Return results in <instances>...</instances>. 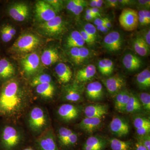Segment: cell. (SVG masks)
<instances>
[{"mask_svg": "<svg viewBox=\"0 0 150 150\" xmlns=\"http://www.w3.org/2000/svg\"><path fill=\"white\" fill-rule=\"evenodd\" d=\"M27 95L19 82L11 79L2 84L0 90V116L18 114L26 103Z\"/></svg>", "mask_w": 150, "mask_h": 150, "instance_id": "cell-1", "label": "cell"}, {"mask_svg": "<svg viewBox=\"0 0 150 150\" xmlns=\"http://www.w3.org/2000/svg\"><path fill=\"white\" fill-rule=\"evenodd\" d=\"M20 134L13 126H6L0 135V147L1 150H13L20 142Z\"/></svg>", "mask_w": 150, "mask_h": 150, "instance_id": "cell-2", "label": "cell"}, {"mask_svg": "<svg viewBox=\"0 0 150 150\" xmlns=\"http://www.w3.org/2000/svg\"><path fill=\"white\" fill-rule=\"evenodd\" d=\"M40 43L39 38L31 33L21 35L16 41L11 49L20 53H28L34 50Z\"/></svg>", "mask_w": 150, "mask_h": 150, "instance_id": "cell-3", "label": "cell"}, {"mask_svg": "<svg viewBox=\"0 0 150 150\" xmlns=\"http://www.w3.org/2000/svg\"><path fill=\"white\" fill-rule=\"evenodd\" d=\"M119 22L124 30L128 31L135 30L139 25L138 12L129 8L123 9L119 16Z\"/></svg>", "mask_w": 150, "mask_h": 150, "instance_id": "cell-4", "label": "cell"}, {"mask_svg": "<svg viewBox=\"0 0 150 150\" xmlns=\"http://www.w3.org/2000/svg\"><path fill=\"white\" fill-rule=\"evenodd\" d=\"M83 84L73 83L64 86L63 89L64 99L70 102H77L82 99L84 91Z\"/></svg>", "mask_w": 150, "mask_h": 150, "instance_id": "cell-5", "label": "cell"}, {"mask_svg": "<svg viewBox=\"0 0 150 150\" xmlns=\"http://www.w3.org/2000/svg\"><path fill=\"white\" fill-rule=\"evenodd\" d=\"M39 27L47 35H58L64 31L65 24L61 16H56L51 20L42 23L39 25Z\"/></svg>", "mask_w": 150, "mask_h": 150, "instance_id": "cell-6", "label": "cell"}, {"mask_svg": "<svg viewBox=\"0 0 150 150\" xmlns=\"http://www.w3.org/2000/svg\"><path fill=\"white\" fill-rule=\"evenodd\" d=\"M30 127L34 131H40L46 126L47 120L43 110L39 107H35L29 114Z\"/></svg>", "mask_w": 150, "mask_h": 150, "instance_id": "cell-7", "label": "cell"}, {"mask_svg": "<svg viewBox=\"0 0 150 150\" xmlns=\"http://www.w3.org/2000/svg\"><path fill=\"white\" fill-rule=\"evenodd\" d=\"M123 44V37L120 33L117 31L109 33L104 37L103 42L105 49L110 52L120 51Z\"/></svg>", "mask_w": 150, "mask_h": 150, "instance_id": "cell-8", "label": "cell"}, {"mask_svg": "<svg viewBox=\"0 0 150 150\" xmlns=\"http://www.w3.org/2000/svg\"><path fill=\"white\" fill-rule=\"evenodd\" d=\"M35 12L37 18L43 23L57 16L56 11L46 1H38L35 4Z\"/></svg>", "mask_w": 150, "mask_h": 150, "instance_id": "cell-9", "label": "cell"}, {"mask_svg": "<svg viewBox=\"0 0 150 150\" xmlns=\"http://www.w3.org/2000/svg\"><path fill=\"white\" fill-rule=\"evenodd\" d=\"M7 12L11 17L17 21H24L29 16V9L25 3L17 2L8 6Z\"/></svg>", "mask_w": 150, "mask_h": 150, "instance_id": "cell-10", "label": "cell"}, {"mask_svg": "<svg viewBox=\"0 0 150 150\" xmlns=\"http://www.w3.org/2000/svg\"><path fill=\"white\" fill-rule=\"evenodd\" d=\"M103 83L106 87L108 92L115 97L118 92L124 88L126 85L125 79L119 75H115L107 79H102Z\"/></svg>", "mask_w": 150, "mask_h": 150, "instance_id": "cell-11", "label": "cell"}, {"mask_svg": "<svg viewBox=\"0 0 150 150\" xmlns=\"http://www.w3.org/2000/svg\"><path fill=\"white\" fill-rule=\"evenodd\" d=\"M22 67L27 76L35 74L39 68L40 58L37 54L30 53L25 56L21 61Z\"/></svg>", "mask_w": 150, "mask_h": 150, "instance_id": "cell-12", "label": "cell"}, {"mask_svg": "<svg viewBox=\"0 0 150 150\" xmlns=\"http://www.w3.org/2000/svg\"><path fill=\"white\" fill-rule=\"evenodd\" d=\"M110 131L112 134L119 137H125L130 131V126L124 118L119 116L112 118L109 124Z\"/></svg>", "mask_w": 150, "mask_h": 150, "instance_id": "cell-13", "label": "cell"}, {"mask_svg": "<svg viewBox=\"0 0 150 150\" xmlns=\"http://www.w3.org/2000/svg\"><path fill=\"white\" fill-rule=\"evenodd\" d=\"M80 109L77 106L71 104H64L59 107L58 114L65 121H74L77 118L80 114Z\"/></svg>", "mask_w": 150, "mask_h": 150, "instance_id": "cell-14", "label": "cell"}, {"mask_svg": "<svg viewBox=\"0 0 150 150\" xmlns=\"http://www.w3.org/2000/svg\"><path fill=\"white\" fill-rule=\"evenodd\" d=\"M85 92L87 98L93 101L100 100L104 96L102 84L97 81L88 83L86 88Z\"/></svg>", "mask_w": 150, "mask_h": 150, "instance_id": "cell-15", "label": "cell"}, {"mask_svg": "<svg viewBox=\"0 0 150 150\" xmlns=\"http://www.w3.org/2000/svg\"><path fill=\"white\" fill-rule=\"evenodd\" d=\"M38 143L41 150H59L54 134L51 130L43 133L38 138Z\"/></svg>", "mask_w": 150, "mask_h": 150, "instance_id": "cell-16", "label": "cell"}, {"mask_svg": "<svg viewBox=\"0 0 150 150\" xmlns=\"http://www.w3.org/2000/svg\"><path fill=\"white\" fill-rule=\"evenodd\" d=\"M122 63L123 67L129 71L139 69L142 65V61L139 57L133 53H127L123 56Z\"/></svg>", "mask_w": 150, "mask_h": 150, "instance_id": "cell-17", "label": "cell"}, {"mask_svg": "<svg viewBox=\"0 0 150 150\" xmlns=\"http://www.w3.org/2000/svg\"><path fill=\"white\" fill-rule=\"evenodd\" d=\"M96 73V67L94 65H88L77 71L75 82L78 83L83 84L91 80Z\"/></svg>", "mask_w": 150, "mask_h": 150, "instance_id": "cell-18", "label": "cell"}, {"mask_svg": "<svg viewBox=\"0 0 150 150\" xmlns=\"http://www.w3.org/2000/svg\"><path fill=\"white\" fill-rule=\"evenodd\" d=\"M108 111L106 105L94 104L90 105L85 108L84 113L88 118H102Z\"/></svg>", "mask_w": 150, "mask_h": 150, "instance_id": "cell-19", "label": "cell"}, {"mask_svg": "<svg viewBox=\"0 0 150 150\" xmlns=\"http://www.w3.org/2000/svg\"><path fill=\"white\" fill-rule=\"evenodd\" d=\"M15 73L13 65L5 58L0 59V82L3 84L10 79Z\"/></svg>", "mask_w": 150, "mask_h": 150, "instance_id": "cell-20", "label": "cell"}, {"mask_svg": "<svg viewBox=\"0 0 150 150\" xmlns=\"http://www.w3.org/2000/svg\"><path fill=\"white\" fill-rule=\"evenodd\" d=\"M102 118H83L79 126L81 129L88 133H92L98 129L102 124Z\"/></svg>", "mask_w": 150, "mask_h": 150, "instance_id": "cell-21", "label": "cell"}, {"mask_svg": "<svg viewBox=\"0 0 150 150\" xmlns=\"http://www.w3.org/2000/svg\"><path fill=\"white\" fill-rule=\"evenodd\" d=\"M106 140L99 136L88 137L84 144L83 150H103L106 146Z\"/></svg>", "mask_w": 150, "mask_h": 150, "instance_id": "cell-22", "label": "cell"}, {"mask_svg": "<svg viewBox=\"0 0 150 150\" xmlns=\"http://www.w3.org/2000/svg\"><path fill=\"white\" fill-rule=\"evenodd\" d=\"M55 72L60 83H69L72 76V72L69 66L64 63H60L55 67Z\"/></svg>", "mask_w": 150, "mask_h": 150, "instance_id": "cell-23", "label": "cell"}, {"mask_svg": "<svg viewBox=\"0 0 150 150\" xmlns=\"http://www.w3.org/2000/svg\"><path fill=\"white\" fill-rule=\"evenodd\" d=\"M115 97V108L119 112H123L130 99V93L128 90L123 89L116 94Z\"/></svg>", "mask_w": 150, "mask_h": 150, "instance_id": "cell-24", "label": "cell"}, {"mask_svg": "<svg viewBox=\"0 0 150 150\" xmlns=\"http://www.w3.org/2000/svg\"><path fill=\"white\" fill-rule=\"evenodd\" d=\"M133 47L134 51L140 56H146L150 54V47L141 36H137L133 40Z\"/></svg>", "mask_w": 150, "mask_h": 150, "instance_id": "cell-25", "label": "cell"}, {"mask_svg": "<svg viewBox=\"0 0 150 150\" xmlns=\"http://www.w3.org/2000/svg\"><path fill=\"white\" fill-rule=\"evenodd\" d=\"M85 43L80 33L78 30H74L71 33L66 40V46L69 48L83 47Z\"/></svg>", "mask_w": 150, "mask_h": 150, "instance_id": "cell-26", "label": "cell"}, {"mask_svg": "<svg viewBox=\"0 0 150 150\" xmlns=\"http://www.w3.org/2000/svg\"><path fill=\"white\" fill-rule=\"evenodd\" d=\"M58 51L55 48H50L43 51L41 57L42 64L46 66H49L56 63L59 60Z\"/></svg>", "mask_w": 150, "mask_h": 150, "instance_id": "cell-27", "label": "cell"}, {"mask_svg": "<svg viewBox=\"0 0 150 150\" xmlns=\"http://www.w3.org/2000/svg\"><path fill=\"white\" fill-rule=\"evenodd\" d=\"M142 107L139 98L134 93H130L129 102L126 104L123 112L134 113L139 112L142 110Z\"/></svg>", "mask_w": 150, "mask_h": 150, "instance_id": "cell-28", "label": "cell"}, {"mask_svg": "<svg viewBox=\"0 0 150 150\" xmlns=\"http://www.w3.org/2000/svg\"><path fill=\"white\" fill-rule=\"evenodd\" d=\"M36 91L43 98H51L54 96L55 87L51 83L42 84L36 86Z\"/></svg>", "mask_w": 150, "mask_h": 150, "instance_id": "cell-29", "label": "cell"}, {"mask_svg": "<svg viewBox=\"0 0 150 150\" xmlns=\"http://www.w3.org/2000/svg\"><path fill=\"white\" fill-rule=\"evenodd\" d=\"M114 67L113 62L109 59H101L98 63V68L100 72L105 76H108L112 74Z\"/></svg>", "mask_w": 150, "mask_h": 150, "instance_id": "cell-30", "label": "cell"}, {"mask_svg": "<svg viewBox=\"0 0 150 150\" xmlns=\"http://www.w3.org/2000/svg\"><path fill=\"white\" fill-rule=\"evenodd\" d=\"M136 81L141 89L146 90L150 86V71L149 69L144 70L137 75Z\"/></svg>", "mask_w": 150, "mask_h": 150, "instance_id": "cell-31", "label": "cell"}, {"mask_svg": "<svg viewBox=\"0 0 150 150\" xmlns=\"http://www.w3.org/2000/svg\"><path fill=\"white\" fill-rule=\"evenodd\" d=\"M112 150H131V143L129 141H123L115 138L111 139L109 141Z\"/></svg>", "mask_w": 150, "mask_h": 150, "instance_id": "cell-32", "label": "cell"}, {"mask_svg": "<svg viewBox=\"0 0 150 150\" xmlns=\"http://www.w3.org/2000/svg\"><path fill=\"white\" fill-rule=\"evenodd\" d=\"M74 131L66 127H61L58 131L59 142L62 146L65 147L69 137Z\"/></svg>", "mask_w": 150, "mask_h": 150, "instance_id": "cell-33", "label": "cell"}, {"mask_svg": "<svg viewBox=\"0 0 150 150\" xmlns=\"http://www.w3.org/2000/svg\"><path fill=\"white\" fill-rule=\"evenodd\" d=\"M52 78L48 74H43L35 76L31 81V85L32 86H36L42 84L51 83Z\"/></svg>", "mask_w": 150, "mask_h": 150, "instance_id": "cell-34", "label": "cell"}, {"mask_svg": "<svg viewBox=\"0 0 150 150\" xmlns=\"http://www.w3.org/2000/svg\"><path fill=\"white\" fill-rule=\"evenodd\" d=\"M133 124L136 129L145 126H150L149 119L144 116H138L135 117L133 120Z\"/></svg>", "mask_w": 150, "mask_h": 150, "instance_id": "cell-35", "label": "cell"}, {"mask_svg": "<svg viewBox=\"0 0 150 150\" xmlns=\"http://www.w3.org/2000/svg\"><path fill=\"white\" fill-rule=\"evenodd\" d=\"M139 100L142 105V108L146 111L150 110V95L147 93H142L139 94Z\"/></svg>", "mask_w": 150, "mask_h": 150, "instance_id": "cell-36", "label": "cell"}, {"mask_svg": "<svg viewBox=\"0 0 150 150\" xmlns=\"http://www.w3.org/2000/svg\"><path fill=\"white\" fill-rule=\"evenodd\" d=\"M83 29L93 39L96 41L98 39L97 30L93 25L90 23H86L84 25Z\"/></svg>", "mask_w": 150, "mask_h": 150, "instance_id": "cell-37", "label": "cell"}, {"mask_svg": "<svg viewBox=\"0 0 150 150\" xmlns=\"http://www.w3.org/2000/svg\"><path fill=\"white\" fill-rule=\"evenodd\" d=\"M0 36L4 43H8L12 39L13 37L9 32L6 24H3L0 27Z\"/></svg>", "mask_w": 150, "mask_h": 150, "instance_id": "cell-38", "label": "cell"}, {"mask_svg": "<svg viewBox=\"0 0 150 150\" xmlns=\"http://www.w3.org/2000/svg\"><path fill=\"white\" fill-rule=\"evenodd\" d=\"M70 54L71 58L73 62L76 64H80V59L79 48L74 47L70 48Z\"/></svg>", "mask_w": 150, "mask_h": 150, "instance_id": "cell-39", "label": "cell"}, {"mask_svg": "<svg viewBox=\"0 0 150 150\" xmlns=\"http://www.w3.org/2000/svg\"><path fill=\"white\" fill-rule=\"evenodd\" d=\"M87 5V2L86 1L81 0L80 2L75 6V7L71 11V12L74 14L76 16H78L81 13Z\"/></svg>", "mask_w": 150, "mask_h": 150, "instance_id": "cell-40", "label": "cell"}, {"mask_svg": "<svg viewBox=\"0 0 150 150\" xmlns=\"http://www.w3.org/2000/svg\"><path fill=\"white\" fill-rule=\"evenodd\" d=\"M79 51L81 64H82L89 59L91 56V51L83 46L79 48Z\"/></svg>", "mask_w": 150, "mask_h": 150, "instance_id": "cell-41", "label": "cell"}, {"mask_svg": "<svg viewBox=\"0 0 150 150\" xmlns=\"http://www.w3.org/2000/svg\"><path fill=\"white\" fill-rule=\"evenodd\" d=\"M52 7L56 12L62 10L63 8V1L58 0H50V1H46Z\"/></svg>", "mask_w": 150, "mask_h": 150, "instance_id": "cell-42", "label": "cell"}, {"mask_svg": "<svg viewBox=\"0 0 150 150\" xmlns=\"http://www.w3.org/2000/svg\"><path fill=\"white\" fill-rule=\"evenodd\" d=\"M137 8H142V10H147L150 8V0H139L136 1L135 3Z\"/></svg>", "mask_w": 150, "mask_h": 150, "instance_id": "cell-43", "label": "cell"}, {"mask_svg": "<svg viewBox=\"0 0 150 150\" xmlns=\"http://www.w3.org/2000/svg\"><path fill=\"white\" fill-rule=\"evenodd\" d=\"M79 32L80 33L81 35L85 42V43H86L88 45L90 46H93L95 44L96 41L93 39L83 29L81 30Z\"/></svg>", "mask_w": 150, "mask_h": 150, "instance_id": "cell-44", "label": "cell"}, {"mask_svg": "<svg viewBox=\"0 0 150 150\" xmlns=\"http://www.w3.org/2000/svg\"><path fill=\"white\" fill-rule=\"evenodd\" d=\"M138 141L142 142L148 150H150V136L149 134L144 135V136H139Z\"/></svg>", "mask_w": 150, "mask_h": 150, "instance_id": "cell-45", "label": "cell"}, {"mask_svg": "<svg viewBox=\"0 0 150 150\" xmlns=\"http://www.w3.org/2000/svg\"><path fill=\"white\" fill-rule=\"evenodd\" d=\"M139 16V24L141 26H144L149 24L146 20L145 16V10H141L138 12Z\"/></svg>", "mask_w": 150, "mask_h": 150, "instance_id": "cell-46", "label": "cell"}, {"mask_svg": "<svg viewBox=\"0 0 150 150\" xmlns=\"http://www.w3.org/2000/svg\"><path fill=\"white\" fill-rule=\"evenodd\" d=\"M78 140V135L75 132H73L72 134H71V136L69 137L65 147L71 146L74 145L77 142Z\"/></svg>", "mask_w": 150, "mask_h": 150, "instance_id": "cell-47", "label": "cell"}, {"mask_svg": "<svg viewBox=\"0 0 150 150\" xmlns=\"http://www.w3.org/2000/svg\"><path fill=\"white\" fill-rule=\"evenodd\" d=\"M137 133L139 136L149 134L150 132V126H145L142 128L136 129Z\"/></svg>", "mask_w": 150, "mask_h": 150, "instance_id": "cell-48", "label": "cell"}, {"mask_svg": "<svg viewBox=\"0 0 150 150\" xmlns=\"http://www.w3.org/2000/svg\"><path fill=\"white\" fill-rule=\"evenodd\" d=\"M104 3L108 8H116L119 6L118 0H106Z\"/></svg>", "mask_w": 150, "mask_h": 150, "instance_id": "cell-49", "label": "cell"}, {"mask_svg": "<svg viewBox=\"0 0 150 150\" xmlns=\"http://www.w3.org/2000/svg\"><path fill=\"white\" fill-rule=\"evenodd\" d=\"M81 0H71L68 1L67 4V8L69 11L71 12L75 6L78 4Z\"/></svg>", "mask_w": 150, "mask_h": 150, "instance_id": "cell-50", "label": "cell"}, {"mask_svg": "<svg viewBox=\"0 0 150 150\" xmlns=\"http://www.w3.org/2000/svg\"><path fill=\"white\" fill-rule=\"evenodd\" d=\"M142 37L145 40L146 43L147 44L149 47L150 46V29L145 30L143 32Z\"/></svg>", "mask_w": 150, "mask_h": 150, "instance_id": "cell-51", "label": "cell"}, {"mask_svg": "<svg viewBox=\"0 0 150 150\" xmlns=\"http://www.w3.org/2000/svg\"><path fill=\"white\" fill-rule=\"evenodd\" d=\"M119 5L122 6H130L135 4L136 1L131 0H118Z\"/></svg>", "mask_w": 150, "mask_h": 150, "instance_id": "cell-52", "label": "cell"}, {"mask_svg": "<svg viewBox=\"0 0 150 150\" xmlns=\"http://www.w3.org/2000/svg\"><path fill=\"white\" fill-rule=\"evenodd\" d=\"M106 18H97L93 21L94 24L96 26L101 25H104L105 22L106 21Z\"/></svg>", "mask_w": 150, "mask_h": 150, "instance_id": "cell-53", "label": "cell"}, {"mask_svg": "<svg viewBox=\"0 0 150 150\" xmlns=\"http://www.w3.org/2000/svg\"><path fill=\"white\" fill-rule=\"evenodd\" d=\"M97 30H99L103 33H106L109 31V28L106 27L104 25H101L96 26V27Z\"/></svg>", "mask_w": 150, "mask_h": 150, "instance_id": "cell-54", "label": "cell"}, {"mask_svg": "<svg viewBox=\"0 0 150 150\" xmlns=\"http://www.w3.org/2000/svg\"><path fill=\"white\" fill-rule=\"evenodd\" d=\"M136 150H148L142 142L139 141L136 143Z\"/></svg>", "mask_w": 150, "mask_h": 150, "instance_id": "cell-55", "label": "cell"}, {"mask_svg": "<svg viewBox=\"0 0 150 150\" xmlns=\"http://www.w3.org/2000/svg\"><path fill=\"white\" fill-rule=\"evenodd\" d=\"M91 9L92 12L93 13L94 15L97 18H100V11L99 8H93Z\"/></svg>", "mask_w": 150, "mask_h": 150, "instance_id": "cell-56", "label": "cell"}, {"mask_svg": "<svg viewBox=\"0 0 150 150\" xmlns=\"http://www.w3.org/2000/svg\"><path fill=\"white\" fill-rule=\"evenodd\" d=\"M96 18H97L93 14H85L84 15L85 19L87 21H92L94 20Z\"/></svg>", "mask_w": 150, "mask_h": 150, "instance_id": "cell-57", "label": "cell"}, {"mask_svg": "<svg viewBox=\"0 0 150 150\" xmlns=\"http://www.w3.org/2000/svg\"><path fill=\"white\" fill-rule=\"evenodd\" d=\"M145 16L146 20L149 23H150V12L149 11L145 10Z\"/></svg>", "mask_w": 150, "mask_h": 150, "instance_id": "cell-58", "label": "cell"}, {"mask_svg": "<svg viewBox=\"0 0 150 150\" xmlns=\"http://www.w3.org/2000/svg\"><path fill=\"white\" fill-rule=\"evenodd\" d=\"M104 25H105L108 28L110 29L111 27H112V24H111V21L109 19L106 18V21L105 22Z\"/></svg>", "mask_w": 150, "mask_h": 150, "instance_id": "cell-59", "label": "cell"}, {"mask_svg": "<svg viewBox=\"0 0 150 150\" xmlns=\"http://www.w3.org/2000/svg\"><path fill=\"white\" fill-rule=\"evenodd\" d=\"M97 0H91L89 1V6L91 7V8H96V6Z\"/></svg>", "mask_w": 150, "mask_h": 150, "instance_id": "cell-60", "label": "cell"}, {"mask_svg": "<svg viewBox=\"0 0 150 150\" xmlns=\"http://www.w3.org/2000/svg\"><path fill=\"white\" fill-rule=\"evenodd\" d=\"M103 3H104V1H103V0H97L96 8H100L102 7Z\"/></svg>", "mask_w": 150, "mask_h": 150, "instance_id": "cell-61", "label": "cell"}, {"mask_svg": "<svg viewBox=\"0 0 150 150\" xmlns=\"http://www.w3.org/2000/svg\"><path fill=\"white\" fill-rule=\"evenodd\" d=\"M86 14L93 15V13L92 12L91 10V8H88V9H87L86 10Z\"/></svg>", "mask_w": 150, "mask_h": 150, "instance_id": "cell-62", "label": "cell"}, {"mask_svg": "<svg viewBox=\"0 0 150 150\" xmlns=\"http://www.w3.org/2000/svg\"><path fill=\"white\" fill-rule=\"evenodd\" d=\"M23 150H35L33 149H32V148L29 147V148H26V149H23Z\"/></svg>", "mask_w": 150, "mask_h": 150, "instance_id": "cell-63", "label": "cell"}]
</instances>
